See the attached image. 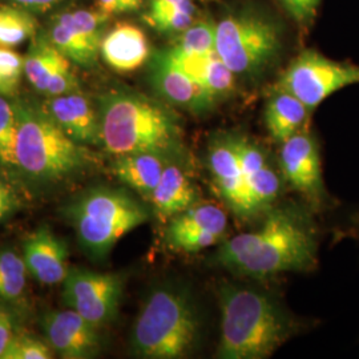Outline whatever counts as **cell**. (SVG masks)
Here are the masks:
<instances>
[{
	"label": "cell",
	"instance_id": "1",
	"mask_svg": "<svg viewBox=\"0 0 359 359\" xmlns=\"http://www.w3.org/2000/svg\"><path fill=\"white\" fill-rule=\"evenodd\" d=\"M215 262L233 274L265 278L286 271H311L318 265L316 228L302 209L270 208L256 231L221 243Z\"/></svg>",
	"mask_w": 359,
	"mask_h": 359
},
{
	"label": "cell",
	"instance_id": "2",
	"mask_svg": "<svg viewBox=\"0 0 359 359\" xmlns=\"http://www.w3.org/2000/svg\"><path fill=\"white\" fill-rule=\"evenodd\" d=\"M221 359L270 357L298 332L287 311L269 294L241 285L224 283L218 289Z\"/></svg>",
	"mask_w": 359,
	"mask_h": 359
},
{
	"label": "cell",
	"instance_id": "3",
	"mask_svg": "<svg viewBox=\"0 0 359 359\" xmlns=\"http://www.w3.org/2000/svg\"><path fill=\"white\" fill-rule=\"evenodd\" d=\"M99 117L102 145L115 157L140 152L175 157L182 149L179 118L144 95L111 92L102 99Z\"/></svg>",
	"mask_w": 359,
	"mask_h": 359
},
{
	"label": "cell",
	"instance_id": "4",
	"mask_svg": "<svg viewBox=\"0 0 359 359\" xmlns=\"http://www.w3.org/2000/svg\"><path fill=\"white\" fill-rule=\"evenodd\" d=\"M198 337L200 320L192 294L179 285H161L145 299L130 346L142 358H184L192 353Z\"/></svg>",
	"mask_w": 359,
	"mask_h": 359
},
{
	"label": "cell",
	"instance_id": "5",
	"mask_svg": "<svg viewBox=\"0 0 359 359\" xmlns=\"http://www.w3.org/2000/svg\"><path fill=\"white\" fill-rule=\"evenodd\" d=\"M18 116L16 168L41 181L65 179L87 165L84 145L74 142L43 109L15 104Z\"/></svg>",
	"mask_w": 359,
	"mask_h": 359
},
{
	"label": "cell",
	"instance_id": "6",
	"mask_svg": "<svg viewBox=\"0 0 359 359\" xmlns=\"http://www.w3.org/2000/svg\"><path fill=\"white\" fill-rule=\"evenodd\" d=\"M68 216L81 248L92 259L102 261L117 241L149 219V210L124 189L95 188L69 206Z\"/></svg>",
	"mask_w": 359,
	"mask_h": 359
},
{
	"label": "cell",
	"instance_id": "7",
	"mask_svg": "<svg viewBox=\"0 0 359 359\" xmlns=\"http://www.w3.org/2000/svg\"><path fill=\"white\" fill-rule=\"evenodd\" d=\"M280 48L277 26L257 13H234L217 25L216 52L237 76L259 74Z\"/></svg>",
	"mask_w": 359,
	"mask_h": 359
},
{
	"label": "cell",
	"instance_id": "8",
	"mask_svg": "<svg viewBox=\"0 0 359 359\" xmlns=\"http://www.w3.org/2000/svg\"><path fill=\"white\" fill-rule=\"evenodd\" d=\"M354 84H359V65L335 62L305 50L283 71L277 88L294 95L311 112L335 92Z\"/></svg>",
	"mask_w": 359,
	"mask_h": 359
},
{
	"label": "cell",
	"instance_id": "9",
	"mask_svg": "<svg viewBox=\"0 0 359 359\" xmlns=\"http://www.w3.org/2000/svg\"><path fill=\"white\" fill-rule=\"evenodd\" d=\"M124 283L126 278L118 273L74 268L63 281V301L65 306L100 327L115 318Z\"/></svg>",
	"mask_w": 359,
	"mask_h": 359
},
{
	"label": "cell",
	"instance_id": "10",
	"mask_svg": "<svg viewBox=\"0 0 359 359\" xmlns=\"http://www.w3.org/2000/svg\"><path fill=\"white\" fill-rule=\"evenodd\" d=\"M206 164L218 196L236 217L252 221L264 215L245 179L236 133H219L209 142Z\"/></svg>",
	"mask_w": 359,
	"mask_h": 359
},
{
	"label": "cell",
	"instance_id": "11",
	"mask_svg": "<svg viewBox=\"0 0 359 359\" xmlns=\"http://www.w3.org/2000/svg\"><path fill=\"white\" fill-rule=\"evenodd\" d=\"M280 167L283 179L301 193L314 208L327 200L322 173L321 154L317 140L305 130H299L281 144Z\"/></svg>",
	"mask_w": 359,
	"mask_h": 359
},
{
	"label": "cell",
	"instance_id": "12",
	"mask_svg": "<svg viewBox=\"0 0 359 359\" xmlns=\"http://www.w3.org/2000/svg\"><path fill=\"white\" fill-rule=\"evenodd\" d=\"M109 19L99 10L62 13L52 26L50 41L71 62L90 67L100 53L103 28Z\"/></svg>",
	"mask_w": 359,
	"mask_h": 359
},
{
	"label": "cell",
	"instance_id": "13",
	"mask_svg": "<svg viewBox=\"0 0 359 359\" xmlns=\"http://www.w3.org/2000/svg\"><path fill=\"white\" fill-rule=\"evenodd\" d=\"M25 76L39 92L53 97L79 90V81L71 69V60L51 41H34L25 56Z\"/></svg>",
	"mask_w": 359,
	"mask_h": 359
},
{
	"label": "cell",
	"instance_id": "14",
	"mask_svg": "<svg viewBox=\"0 0 359 359\" xmlns=\"http://www.w3.org/2000/svg\"><path fill=\"white\" fill-rule=\"evenodd\" d=\"M43 329L52 350L62 358H88L100 347L97 327L72 309L48 313Z\"/></svg>",
	"mask_w": 359,
	"mask_h": 359
},
{
	"label": "cell",
	"instance_id": "15",
	"mask_svg": "<svg viewBox=\"0 0 359 359\" xmlns=\"http://www.w3.org/2000/svg\"><path fill=\"white\" fill-rule=\"evenodd\" d=\"M152 83L168 102L193 114H205L217 103L201 83L173 65L165 51L158 52L154 56Z\"/></svg>",
	"mask_w": 359,
	"mask_h": 359
},
{
	"label": "cell",
	"instance_id": "16",
	"mask_svg": "<svg viewBox=\"0 0 359 359\" xmlns=\"http://www.w3.org/2000/svg\"><path fill=\"white\" fill-rule=\"evenodd\" d=\"M43 111L77 144L84 147L102 144L100 117L79 90L53 96L46 102Z\"/></svg>",
	"mask_w": 359,
	"mask_h": 359
},
{
	"label": "cell",
	"instance_id": "17",
	"mask_svg": "<svg viewBox=\"0 0 359 359\" xmlns=\"http://www.w3.org/2000/svg\"><path fill=\"white\" fill-rule=\"evenodd\" d=\"M23 259L28 273L44 285L63 283L69 271L67 245L46 225L25 240Z\"/></svg>",
	"mask_w": 359,
	"mask_h": 359
},
{
	"label": "cell",
	"instance_id": "18",
	"mask_svg": "<svg viewBox=\"0 0 359 359\" xmlns=\"http://www.w3.org/2000/svg\"><path fill=\"white\" fill-rule=\"evenodd\" d=\"M236 142L249 189L265 215L281 193L280 175L259 144L241 133H236Z\"/></svg>",
	"mask_w": 359,
	"mask_h": 359
},
{
	"label": "cell",
	"instance_id": "19",
	"mask_svg": "<svg viewBox=\"0 0 359 359\" xmlns=\"http://www.w3.org/2000/svg\"><path fill=\"white\" fill-rule=\"evenodd\" d=\"M104 62L117 72H132L149 57V44L139 27L129 23L116 25L102 40Z\"/></svg>",
	"mask_w": 359,
	"mask_h": 359
},
{
	"label": "cell",
	"instance_id": "20",
	"mask_svg": "<svg viewBox=\"0 0 359 359\" xmlns=\"http://www.w3.org/2000/svg\"><path fill=\"white\" fill-rule=\"evenodd\" d=\"M148 200L157 216L172 218L198 204L200 193L187 170L170 161Z\"/></svg>",
	"mask_w": 359,
	"mask_h": 359
},
{
	"label": "cell",
	"instance_id": "21",
	"mask_svg": "<svg viewBox=\"0 0 359 359\" xmlns=\"http://www.w3.org/2000/svg\"><path fill=\"white\" fill-rule=\"evenodd\" d=\"M172 158L167 154L156 152L123 154L115 157L112 169L123 184L142 197L149 198Z\"/></svg>",
	"mask_w": 359,
	"mask_h": 359
},
{
	"label": "cell",
	"instance_id": "22",
	"mask_svg": "<svg viewBox=\"0 0 359 359\" xmlns=\"http://www.w3.org/2000/svg\"><path fill=\"white\" fill-rule=\"evenodd\" d=\"M309 114L308 107L294 95L276 87L265 107V126L271 139L283 144L302 130Z\"/></svg>",
	"mask_w": 359,
	"mask_h": 359
},
{
	"label": "cell",
	"instance_id": "23",
	"mask_svg": "<svg viewBox=\"0 0 359 359\" xmlns=\"http://www.w3.org/2000/svg\"><path fill=\"white\" fill-rule=\"evenodd\" d=\"M217 231L226 236L228 216L213 204H196L185 212L170 218L165 231V241H172L185 234Z\"/></svg>",
	"mask_w": 359,
	"mask_h": 359
},
{
	"label": "cell",
	"instance_id": "24",
	"mask_svg": "<svg viewBox=\"0 0 359 359\" xmlns=\"http://www.w3.org/2000/svg\"><path fill=\"white\" fill-rule=\"evenodd\" d=\"M38 23L34 15L16 4L0 6V46L16 47L36 35Z\"/></svg>",
	"mask_w": 359,
	"mask_h": 359
},
{
	"label": "cell",
	"instance_id": "25",
	"mask_svg": "<svg viewBox=\"0 0 359 359\" xmlns=\"http://www.w3.org/2000/svg\"><path fill=\"white\" fill-rule=\"evenodd\" d=\"M27 266L13 249L0 248V299L15 301L25 293Z\"/></svg>",
	"mask_w": 359,
	"mask_h": 359
},
{
	"label": "cell",
	"instance_id": "26",
	"mask_svg": "<svg viewBox=\"0 0 359 359\" xmlns=\"http://www.w3.org/2000/svg\"><path fill=\"white\" fill-rule=\"evenodd\" d=\"M196 11L197 8L192 0H184L177 6L147 13L145 22L160 32H184L192 26Z\"/></svg>",
	"mask_w": 359,
	"mask_h": 359
},
{
	"label": "cell",
	"instance_id": "27",
	"mask_svg": "<svg viewBox=\"0 0 359 359\" xmlns=\"http://www.w3.org/2000/svg\"><path fill=\"white\" fill-rule=\"evenodd\" d=\"M18 116L13 104L0 96V167L16 168Z\"/></svg>",
	"mask_w": 359,
	"mask_h": 359
},
{
	"label": "cell",
	"instance_id": "28",
	"mask_svg": "<svg viewBox=\"0 0 359 359\" xmlns=\"http://www.w3.org/2000/svg\"><path fill=\"white\" fill-rule=\"evenodd\" d=\"M217 25L213 22H200L184 31L175 46L180 51L197 55H210L216 52Z\"/></svg>",
	"mask_w": 359,
	"mask_h": 359
},
{
	"label": "cell",
	"instance_id": "29",
	"mask_svg": "<svg viewBox=\"0 0 359 359\" xmlns=\"http://www.w3.org/2000/svg\"><path fill=\"white\" fill-rule=\"evenodd\" d=\"M236 76L237 75L224 63L217 52H213L210 55L204 75V87L217 102L234 92Z\"/></svg>",
	"mask_w": 359,
	"mask_h": 359
},
{
	"label": "cell",
	"instance_id": "30",
	"mask_svg": "<svg viewBox=\"0 0 359 359\" xmlns=\"http://www.w3.org/2000/svg\"><path fill=\"white\" fill-rule=\"evenodd\" d=\"M25 75V57L10 47L0 46V96L13 97Z\"/></svg>",
	"mask_w": 359,
	"mask_h": 359
},
{
	"label": "cell",
	"instance_id": "31",
	"mask_svg": "<svg viewBox=\"0 0 359 359\" xmlns=\"http://www.w3.org/2000/svg\"><path fill=\"white\" fill-rule=\"evenodd\" d=\"M51 346L35 337L16 333L1 359H50Z\"/></svg>",
	"mask_w": 359,
	"mask_h": 359
},
{
	"label": "cell",
	"instance_id": "32",
	"mask_svg": "<svg viewBox=\"0 0 359 359\" xmlns=\"http://www.w3.org/2000/svg\"><path fill=\"white\" fill-rule=\"evenodd\" d=\"M321 0H281L285 10L298 23H306L317 13Z\"/></svg>",
	"mask_w": 359,
	"mask_h": 359
},
{
	"label": "cell",
	"instance_id": "33",
	"mask_svg": "<svg viewBox=\"0 0 359 359\" xmlns=\"http://www.w3.org/2000/svg\"><path fill=\"white\" fill-rule=\"evenodd\" d=\"M16 333L18 332H16L13 313L0 306V359L3 358L6 350L13 342V337Z\"/></svg>",
	"mask_w": 359,
	"mask_h": 359
},
{
	"label": "cell",
	"instance_id": "34",
	"mask_svg": "<svg viewBox=\"0 0 359 359\" xmlns=\"http://www.w3.org/2000/svg\"><path fill=\"white\" fill-rule=\"evenodd\" d=\"M142 0H97V10L112 16L117 13H133L142 7Z\"/></svg>",
	"mask_w": 359,
	"mask_h": 359
},
{
	"label": "cell",
	"instance_id": "35",
	"mask_svg": "<svg viewBox=\"0 0 359 359\" xmlns=\"http://www.w3.org/2000/svg\"><path fill=\"white\" fill-rule=\"evenodd\" d=\"M16 206H18V198L13 188L7 182L0 180V222L10 217V215L16 209Z\"/></svg>",
	"mask_w": 359,
	"mask_h": 359
},
{
	"label": "cell",
	"instance_id": "36",
	"mask_svg": "<svg viewBox=\"0 0 359 359\" xmlns=\"http://www.w3.org/2000/svg\"><path fill=\"white\" fill-rule=\"evenodd\" d=\"M13 4H16L22 8H26L28 11H36V13H46L47 10H51L63 0H11Z\"/></svg>",
	"mask_w": 359,
	"mask_h": 359
},
{
	"label": "cell",
	"instance_id": "37",
	"mask_svg": "<svg viewBox=\"0 0 359 359\" xmlns=\"http://www.w3.org/2000/svg\"><path fill=\"white\" fill-rule=\"evenodd\" d=\"M182 1L184 0H151L149 11L148 13H157V11L165 10V8H169V7L177 6V4L182 3Z\"/></svg>",
	"mask_w": 359,
	"mask_h": 359
}]
</instances>
